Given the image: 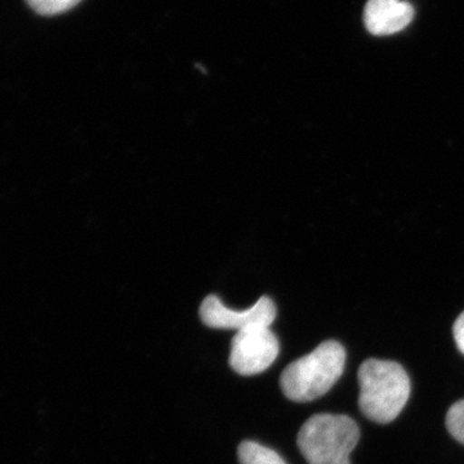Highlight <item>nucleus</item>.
I'll return each mask as SVG.
<instances>
[{"label":"nucleus","mask_w":464,"mask_h":464,"mask_svg":"<svg viewBox=\"0 0 464 464\" xmlns=\"http://www.w3.org/2000/svg\"><path fill=\"white\" fill-rule=\"evenodd\" d=\"M453 334L458 350L464 355V311L458 317L456 324H454Z\"/></svg>","instance_id":"10"},{"label":"nucleus","mask_w":464,"mask_h":464,"mask_svg":"<svg viewBox=\"0 0 464 464\" xmlns=\"http://www.w3.org/2000/svg\"><path fill=\"white\" fill-rule=\"evenodd\" d=\"M359 439V427L347 415L317 414L302 426L297 441L308 464H351Z\"/></svg>","instance_id":"3"},{"label":"nucleus","mask_w":464,"mask_h":464,"mask_svg":"<svg viewBox=\"0 0 464 464\" xmlns=\"http://www.w3.org/2000/svg\"><path fill=\"white\" fill-rule=\"evenodd\" d=\"M447 427L451 436L464 445V400H460L449 409Z\"/></svg>","instance_id":"9"},{"label":"nucleus","mask_w":464,"mask_h":464,"mask_svg":"<svg viewBox=\"0 0 464 464\" xmlns=\"http://www.w3.org/2000/svg\"><path fill=\"white\" fill-rule=\"evenodd\" d=\"M199 314L201 322L209 328L241 332L257 326L270 328L276 317V306L270 297H262L248 310L235 311L226 307L217 295H208L201 304Z\"/></svg>","instance_id":"5"},{"label":"nucleus","mask_w":464,"mask_h":464,"mask_svg":"<svg viewBox=\"0 0 464 464\" xmlns=\"http://www.w3.org/2000/svg\"><path fill=\"white\" fill-rule=\"evenodd\" d=\"M346 364V351L335 341H326L313 353L284 369L280 386L284 395L295 402L322 398L340 380Z\"/></svg>","instance_id":"2"},{"label":"nucleus","mask_w":464,"mask_h":464,"mask_svg":"<svg viewBox=\"0 0 464 464\" xmlns=\"http://www.w3.org/2000/svg\"><path fill=\"white\" fill-rule=\"evenodd\" d=\"M359 406L366 418L390 423L401 413L411 396V380L401 365L369 359L359 369Z\"/></svg>","instance_id":"1"},{"label":"nucleus","mask_w":464,"mask_h":464,"mask_svg":"<svg viewBox=\"0 0 464 464\" xmlns=\"http://www.w3.org/2000/svg\"><path fill=\"white\" fill-rule=\"evenodd\" d=\"M413 17V7L402 0H369L364 11L366 29L377 36L401 32Z\"/></svg>","instance_id":"6"},{"label":"nucleus","mask_w":464,"mask_h":464,"mask_svg":"<svg viewBox=\"0 0 464 464\" xmlns=\"http://www.w3.org/2000/svg\"><path fill=\"white\" fill-rule=\"evenodd\" d=\"M30 7L44 16H54L74 8L81 0H27Z\"/></svg>","instance_id":"8"},{"label":"nucleus","mask_w":464,"mask_h":464,"mask_svg":"<svg viewBox=\"0 0 464 464\" xmlns=\"http://www.w3.org/2000/svg\"><path fill=\"white\" fill-rule=\"evenodd\" d=\"M280 353L279 340L270 328L257 326L237 332L231 342L230 365L240 375L264 373Z\"/></svg>","instance_id":"4"},{"label":"nucleus","mask_w":464,"mask_h":464,"mask_svg":"<svg viewBox=\"0 0 464 464\" xmlns=\"http://www.w3.org/2000/svg\"><path fill=\"white\" fill-rule=\"evenodd\" d=\"M240 464H286L276 451L256 441H243L237 449Z\"/></svg>","instance_id":"7"}]
</instances>
